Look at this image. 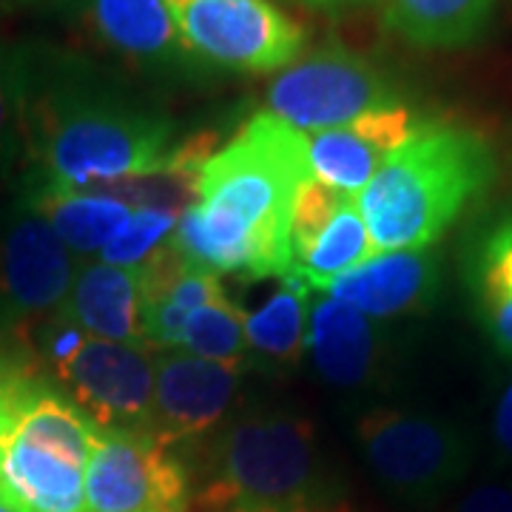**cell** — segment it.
<instances>
[{
  "mask_svg": "<svg viewBox=\"0 0 512 512\" xmlns=\"http://www.w3.org/2000/svg\"><path fill=\"white\" fill-rule=\"evenodd\" d=\"M174 120L97 63L32 46L26 114L29 183L74 191L157 174L180 148Z\"/></svg>",
  "mask_w": 512,
  "mask_h": 512,
  "instance_id": "obj_1",
  "label": "cell"
},
{
  "mask_svg": "<svg viewBox=\"0 0 512 512\" xmlns=\"http://www.w3.org/2000/svg\"><path fill=\"white\" fill-rule=\"evenodd\" d=\"M308 177L305 134L259 111L205 160L171 245L220 276L291 274L293 202Z\"/></svg>",
  "mask_w": 512,
  "mask_h": 512,
  "instance_id": "obj_2",
  "label": "cell"
},
{
  "mask_svg": "<svg viewBox=\"0 0 512 512\" xmlns=\"http://www.w3.org/2000/svg\"><path fill=\"white\" fill-rule=\"evenodd\" d=\"M191 510L353 512V501L311 419L291 410H254L202 439Z\"/></svg>",
  "mask_w": 512,
  "mask_h": 512,
  "instance_id": "obj_3",
  "label": "cell"
},
{
  "mask_svg": "<svg viewBox=\"0 0 512 512\" xmlns=\"http://www.w3.org/2000/svg\"><path fill=\"white\" fill-rule=\"evenodd\" d=\"M498 163L476 128L421 117L356 194L376 251L433 248L444 231L495 183Z\"/></svg>",
  "mask_w": 512,
  "mask_h": 512,
  "instance_id": "obj_4",
  "label": "cell"
},
{
  "mask_svg": "<svg viewBox=\"0 0 512 512\" xmlns=\"http://www.w3.org/2000/svg\"><path fill=\"white\" fill-rule=\"evenodd\" d=\"M100 427L57 387L20 373L0 421V498L20 512H89L86 470Z\"/></svg>",
  "mask_w": 512,
  "mask_h": 512,
  "instance_id": "obj_5",
  "label": "cell"
},
{
  "mask_svg": "<svg viewBox=\"0 0 512 512\" xmlns=\"http://www.w3.org/2000/svg\"><path fill=\"white\" fill-rule=\"evenodd\" d=\"M356 444L379 493L410 512L444 504L476 458V444L458 421L410 407L365 410L356 419Z\"/></svg>",
  "mask_w": 512,
  "mask_h": 512,
  "instance_id": "obj_6",
  "label": "cell"
},
{
  "mask_svg": "<svg viewBox=\"0 0 512 512\" xmlns=\"http://www.w3.org/2000/svg\"><path fill=\"white\" fill-rule=\"evenodd\" d=\"M37 348L55 373L60 393L97 427L148 430L157 367L151 350L94 339L60 316L43 325Z\"/></svg>",
  "mask_w": 512,
  "mask_h": 512,
  "instance_id": "obj_7",
  "label": "cell"
},
{
  "mask_svg": "<svg viewBox=\"0 0 512 512\" xmlns=\"http://www.w3.org/2000/svg\"><path fill=\"white\" fill-rule=\"evenodd\" d=\"M268 114L302 134L348 126L404 103L402 86L370 57L342 43L319 46L282 69L268 86Z\"/></svg>",
  "mask_w": 512,
  "mask_h": 512,
  "instance_id": "obj_8",
  "label": "cell"
},
{
  "mask_svg": "<svg viewBox=\"0 0 512 512\" xmlns=\"http://www.w3.org/2000/svg\"><path fill=\"white\" fill-rule=\"evenodd\" d=\"M188 49L208 69L271 74L305 55L302 23L271 0H165Z\"/></svg>",
  "mask_w": 512,
  "mask_h": 512,
  "instance_id": "obj_9",
  "label": "cell"
},
{
  "mask_svg": "<svg viewBox=\"0 0 512 512\" xmlns=\"http://www.w3.org/2000/svg\"><path fill=\"white\" fill-rule=\"evenodd\" d=\"M89 512H191V467L151 430L100 427L86 470Z\"/></svg>",
  "mask_w": 512,
  "mask_h": 512,
  "instance_id": "obj_10",
  "label": "cell"
},
{
  "mask_svg": "<svg viewBox=\"0 0 512 512\" xmlns=\"http://www.w3.org/2000/svg\"><path fill=\"white\" fill-rule=\"evenodd\" d=\"M80 23L100 49L168 83H197L208 66L188 49L165 0H77Z\"/></svg>",
  "mask_w": 512,
  "mask_h": 512,
  "instance_id": "obj_11",
  "label": "cell"
},
{
  "mask_svg": "<svg viewBox=\"0 0 512 512\" xmlns=\"http://www.w3.org/2000/svg\"><path fill=\"white\" fill-rule=\"evenodd\" d=\"M74 254L26 200L0 228V302L23 325L63 311L77 274Z\"/></svg>",
  "mask_w": 512,
  "mask_h": 512,
  "instance_id": "obj_12",
  "label": "cell"
},
{
  "mask_svg": "<svg viewBox=\"0 0 512 512\" xmlns=\"http://www.w3.org/2000/svg\"><path fill=\"white\" fill-rule=\"evenodd\" d=\"M239 365L163 350L154 367V402L148 430L171 447L202 441L231 416L242 387Z\"/></svg>",
  "mask_w": 512,
  "mask_h": 512,
  "instance_id": "obj_13",
  "label": "cell"
},
{
  "mask_svg": "<svg viewBox=\"0 0 512 512\" xmlns=\"http://www.w3.org/2000/svg\"><path fill=\"white\" fill-rule=\"evenodd\" d=\"M441 282L444 271L439 251L413 248L373 254L348 274L328 282L322 293L348 302L350 308L382 325H393L430 311L439 299Z\"/></svg>",
  "mask_w": 512,
  "mask_h": 512,
  "instance_id": "obj_14",
  "label": "cell"
},
{
  "mask_svg": "<svg viewBox=\"0 0 512 512\" xmlns=\"http://www.w3.org/2000/svg\"><path fill=\"white\" fill-rule=\"evenodd\" d=\"M393 339L382 322L328 293L313 299L308 356L319 379L333 390H365L382 379Z\"/></svg>",
  "mask_w": 512,
  "mask_h": 512,
  "instance_id": "obj_15",
  "label": "cell"
},
{
  "mask_svg": "<svg viewBox=\"0 0 512 512\" xmlns=\"http://www.w3.org/2000/svg\"><path fill=\"white\" fill-rule=\"evenodd\" d=\"M245 288L231 299L242 313L251 362L288 373L308 353L311 285L293 274L242 276Z\"/></svg>",
  "mask_w": 512,
  "mask_h": 512,
  "instance_id": "obj_16",
  "label": "cell"
},
{
  "mask_svg": "<svg viewBox=\"0 0 512 512\" xmlns=\"http://www.w3.org/2000/svg\"><path fill=\"white\" fill-rule=\"evenodd\" d=\"M419 114L410 106L373 111L348 126L305 134L311 177L342 194H359L384 157L399 148L419 126Z\"/></svg>",
  "mask_w": 512,
  "mask_h": 512,
  "instance_id": "obj_17",
  "label": "cell"
},
{
  "mask_svg": "<svg viewBox=\"0 0 512 512\" xmlns=\"http://www.w3.org/2000/svg\"><path fill=\"white\" fill-rule=\"evenodd\" d=\"M461 268L481 328L512 362V205L493 211L470 231Z\"/></svg>",
  "mask_w": 512,
  "mask_h": 512,
  "instance_id": "obj_18",
  "label": "cell"
},
{
  "mask_svg": "<svg viewBox=\"0 0 512 512\" xmlns=\"http://www.w3.org/2000/svg\"><path fill=\"white\" fill-rule=\"evenodd\" d=\"M57 316L94 339L143 348V271L103 259L83 262Z\"/></svg>",
  "mask_w": 512,
  "mask_h": 512,
  "instance_id": "obj_19",
  "label": "cell"
},
{
  "mask_svg": "<svg viewBox=\"0 0 512 512\" xmlns=\"http://www.w3.org/2000/svg\"><path fill=\"white\" fill-rule=\"evenodd\" d=\"M23 200L43 214L60 242L74 256H100L114 234L131 217V205L97 191H74L46 183H29Z\"/></svg>",
  "mask_w": 512,
  "mask_h": 512,
  "instance_id": "obj_20",
  "label": "cell"
},
{
  "mask_svg": "<svg viewBox=\"0 0 512 512\" xmlns=\"http://www.w3.org/2000/svg\"><path fill=\"white\" fill-rule=\"evenodd\" d=\"M384 26L416 49H467L484 37L495 0H382Z\"/></svg>",
  "mask_w": 512,
  "mask_h": 512,
  "instance_id": "obj_21",
  "label": "cell"
},
{
  "mask_svg": "<svg viewBox=\"0 0 512 512\" xmlns=\"http://www.w3.org/2000/svg\"><path fill=\"white\" fill-rule=\"evenodd\" d=\"M373 254H376L373 239L367 234L356 197L350 194L333 214V220L325 225V231L316 237L311 251L293 265L291 274L308 282L316 291H322L336 276L348 274L350 268L362 265Z\"/></svg>",
  "mask_w": 512,
  "mask_h": 512,
  "instance_id": "obj_22",
  "label": "cell"
},
{
  "mask_svg": "<svg viewBox=\"0 0 512 512\" xmlns=\"http://www.w3.org/2000/svg\"><path fill=\"white\" fill-rule=\"evenodd\" d=\"M32 83V46L0 40V180L26 160V114Z\"/></svg>",
  "mask_w": 512,
  "mask_h": 512,
  "instance_id": "obj_23",
  "label": "cell"
},
{
  "mask_svg": "<svg viewBox=\"0 0 512 512\" xmlns=\"http://www.w3.org/2000/svg\"><path fill=\"white\" fill-rule=\"evenodd\" d=\"M177 350L194 353V356L211 359V362H222V365H251L242 313L234 305L228 288L214 302L202 305L185 319Z\"/></svg>",
  "mask_w": 512,
  "mask_h": 512,
  "instance_id": "obj_24",
  "label": "cell"
},
{
  "mask_svg": "<svg viewBox=\"0 0 512 512\" xmlns=\"http://www.w3.org/2000/svg\"><path fill=\"white\" fill-rule=\"evenodd\" d=\"M180 214L157 211V208H134L128 222L114 234L109 245L100 251V259L120 268H140L165 245H171Z\"/></svg>",
  "mask_w": 512,
  "mask_h": 512,
  "instance_id": "obj_25",
  "label": "cell"
},
{
  "mask_svg": "<svg viewBox=\"0 0 512 512\" xmlns=\"http://www.w3.org/2000/svg\"><path fill=\"white\" fill-rule=\"evenodd\" d=\"M345 197H350V194H342V191L319 183L313 177H308L302 183L299 194H296V202H293L291 217V268L311 251L316 237L333 220V214L339 211V205L345 202Z\"/></svg>",
  "mask_w": 512,
  "mask_h": 512,
  "instance_id": "obj_26",
  "label": "cell"
},
{
  "mask_svg": "<svg viewBox=\"0 0 512 512\" xmlns=\"http://www.w3.org/2000/svg\"><path fill=\"white\" fill-rule=\"evenodd\" d=\"M490 447L495 464L501 470H512V365L501 376L490 407Z\"/></svg>",
  "mask_w": 512,
  "mask_h": 512,
  "instance_id": "obj_27",
  "label": "cell"
},
{
  "mask_svg": "<svg viewBox=\"0 0 512 512\" xmlns=\"http://www.w3.org/2000/svg\"><path fill=\"white\" fill-rule=\"evenodd\" d=\"M450 512H512V478H484L458 495Z\"/></svg>",
  "mask_w": 512,
  "mask_h": 512,
  "instance_id": "obj_28",
  "label": "cell"
},
{
  "mask_svg": "<svg viewBox=\"0 0 512 512\" xmlns=\"http://www.w3.org/2000/svg\"><path fill=\"white\" fill-rule=\"evenodd\" d=\"M26 350H29L26 325L0 302V370L29 373V367H23L26 365Z\"/></svg>",
  "mask_w": 512,
  "mask_h": 512,
  "instance_id": "obj_29",
  "label": "cell"
},
{
  "mask_svg": "<svg viewBox=\"0 0 512 512\" xmlns=\"http://www.w3.org/2000/svg\"><path fill=\"white\" fill-rule=\"evenodd\" d=\"M299 3L319 9V12H328V15H339V12H348V9L365 6V3H373V0H299Z\"/></svg>",
  "mask_w": 512,
  "mask_h": 512,
  "instance_id": "obj_30",
  "label": "cell"
},
{
  "mask_svg": "<svg viewBox=\"0 0 512 512\" xmlns=\"http://www.w3.org/2000/svg\"><path fill=\"white\" fill-rule=\"evenodd\" d=\"M15 376H20L18 370H0V421H3V407H6V396H9V384H12Z\"/></svg>",
  "mask_w": 512,
  "mask_h": 512,
  "instance_id": "obj_31",
  "label": "cell"
},
{
  "mask_svg": "<svg viewBox=\"0 0 512 512\" xmlns=\"http://www.w3.org/2000/svg\"><path fill=\"white\" fill-rule=\"evenodd\" d=\"M0 512H20V510H15L9 501H3V498H0Z\"/></svg>",
  "mask_w": 512,
  "mask_h": 512,
  "instance_id": "obj_32",
  "label": "cell"
}]
</instances>
